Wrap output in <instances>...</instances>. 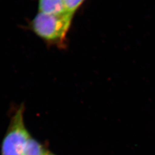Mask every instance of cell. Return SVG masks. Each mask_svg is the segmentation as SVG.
Segmentation results:
<instances>
[{"mask_svg": "<svg viewBox=\"0 0 155 155\" xmlns=\"http://www.w3.org/2000/svg\"><path fill=\"white\" fill-rule=\"evenodd\" d=\"M66 11L68 13L74 15L78 8L82 4L84 0H64Z\"/></svg>", "mask_w": 155, "mask_h": 155, "instance_id": "cell-5", "label": "cell"}, {"mask_svg": "<svg viewBox=\"0 0 155 155\" xmlns=\"http://www.w3.org/2000/svg\"><path fill=\"white\" fill-rule=\"evenodd\" d=\"M25 106H19L12 117L3 138L1 155H22L29 140L32 137L24 122Z\"/></svg>", "mask_w": 155, "mask_h": 155, "instance_id": "cell-2", "label": "cell"}, {"mask_svg": "<svg viewBox=\"0 0 155 155\" xmlns=\"http://www.w3.org/2000/svg\"><path fill=\"white\" fill-rule=\"evenodd\" d=\"M45 155H56L55 154H54V153H52V152H51V151H50L49 150L47 152V153H45Z\"/></svg>", "mask_w": 155, "mask_h": 155, "instance_id": "cell-6", "label": "cell"}, {"mask_svg": "<svg viewBox=\"0 0 155 155\" xmlns=\"http://www.w3.org/2000/svg\"><path fill=\"white\" fill-rule=\"evenodd\" d=\"M39 12L61 15L67 12L64 0H39Z\"/></svg>", "mask_w": 155, "mask_h": 155, "instance_id": "cell-3", "label": "cell"}, {"mask_svg": "<svg viewBox=\"0 0 155 155\" xmlns=\"http://www.w3.org/2000/svg\"><path fill=\"white\" fill-rule=\"evenodd\" d=\"M73 16L68 12L61 15L39 12L31 22V28L45 42L61 45L66 38Z\"/></svg>", "mask_w": 155, "mask_h": 155, "instance_id": "cell-1", "label": "cell"}, {"mask_svg": "<svg viewBox=\"0 0 155 155\" xmlns=\"http://www.w3.org/2000/svg\"><path fill=\"white\" fill-rule=\"evenodd\" d=\"M48 150L32 137L29 140L22 155H45Z\"/></svg>", "mask_w": 155, "mask_h": 155, "instance_id": "cell-4", "label": "cell"}]
</instances>
